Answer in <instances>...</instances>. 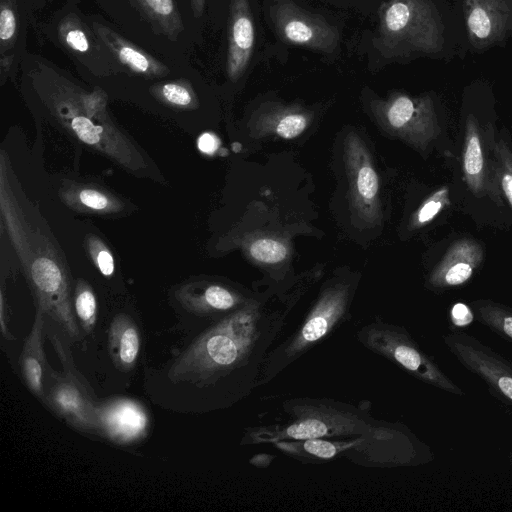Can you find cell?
<instances>
[{"label": "cell", "instance_id": "6da1fadb", "mask_svg": "<svg viewBox=\"0 0 512 512\" xmlns=\"http://www.w3.org/2000/svg\"><path fill=\"white\" fill-rule=\"evenodd\" d=\"M25 94L73 140L137 177L161 179L145 152L113 121L107 96L96 88L87 91L41 58L23 63Z\"/></svg>", "mask_w": 512, "mask_h": 512}, {"label": "cell", "instance_id": "7a4b0ae2", "mask_svg": "<svg viewBox=\"0 0 512 512\" xmlns=\"http://www.w3.org/2000/svg\"><path fill=\"white\" fill-rule=\"evenodd\" d=\"M0 216L36 307L72 340H80L72 307V280L64 253L38 207L22 189L4 150L0 153Z\"/></svg>", "mask_w": 512, "mask_h": 512}, {"label": "cell", "instance_id": "3957f363", "mask_svg": "<svg viewBox=\"0 0 512 512\" xmlns=\"http://www.w3.org/2000/svg\"><path fill=\"white\" fill-rule=\"evenodd\" d=\"M256 304L249 303L222 319L181 353L169 370L174 381L207 383L238 369L256 370L277 324H262Z\"/></svg>", "mask_w": 512, "mask_h": 512}, {"label": "cell", "instance_id": "277c9868", "mask_svg": "<svg viewBox=\"0 0 512 512\" xmlns=\"http://www.w3.org/2000/svg\"><path fill=\"white\" fill-rule=\"evenodd\" d=\"M358 335L365 346L394 361L419 380L445 392L463 394L439 364L421 350L402 328L371 324Z\"/></svg>", "mask_w": 512, "mask_h": 512}, {"label": "cell", "instance_id": "5b68a950", "mask_svg": "<svg viewBox=\"0 0 512 512\" xmlns=\"http://www.w3.org/2000/svg\"><path fill=\"white\" fill-rule=\"evenodd\" d=\"M348 287L326 290L297 332L267 359L264 376H273L325 337L345 313Z\"/></svg>", "mask_w": 512, "mask_h": 512}, {"label": "cell", "instance_id": "8992f818", "mask_svg": "<svg viewBox=\"0 0 512 512\" xmlns=\"http://www.w3.org/2000/svg\"><path fill=\"white\" fill-rule=\"evenodd\" d=\"M373 111L385 130L420 150H425L440 133L428 99L394 94L388 99L375 101Z\"/></svg>", "mask_w": 512, "mask_h": 512}, {"label": "cell", "instance_id": "52a82bcc", "mask_svg": "<svg viewBox=\"0 0 512 512\" xmlns=\"http://www.w3.org/2000/svg\"><path fill=\"white\" fill-rule=\"evenodd\" d=\"M343 146L353 216L365 225H377L382 219L380 186L371 155L361 137L354 132L346 135Z\"/></svg>", "mask_w": 512, "mask_h": 512}, {"label": "cell", "instance_id": "ba28073f", "mask_svg": "<svg viewBox=\"0 0 512 512\" xmlns=\"http://www.w3.org/2000/svg\"><path fill=\"white\" fill-rule=\"evenodd\" d=\"M458 362L485 382L499 399L512 405V361L465 332L442 337Z\"/></svg>", "mask_w": 512, "mask_h": 512}, {"label": "cell", "instance_id": "9c48e42d", "mask_svg": "<svg viewBox=\"0 0 512 512\" xmlns=\"http://www.w3.org/2000/svg\"><path fill=\"white\" fill-rule=\"evenodd\" d=\"M270 17L278 35L291 44L323 53H332L338 46L339 32L335 26L291 0H276Z\"/></svg>", "mask_w": 512, "mask_h": 512}, {"label": "cell", "instance_id": "30bf717a", "mask_svg": "<svg viewBox=\"0 0 512 512\" xmlns=\"http://www.w3.org/2000/svg\"><path fill=\"white\" fill-rule=\"evenodd\" d=\"M52 382L44 402L76 430L102 436L93 391L86 380L51 373Z\"/></svg>", "mask_w": 512, "mask_h": 512}, {"label": "cell", "instance_id": "8fae6325", "mask_svg": "<svg viewBox=\"0 0 512 512\" xmlns=\"http://www.w3.org/2000/svg\"><path fill=\"white\" fill-rule=\"evenodd\" d=\"M101 437L118 445H132L143 440L150 428L145 407L130 398H113L96 404Z\"/></svg>", "mask_w": 512, "mask_h": 512}, {"label": "cell", "instance_id": "7c38bea8", "mask_svg": "<svg viewBox=\"0 0 512 512\" xmlns=\"http://www.w3.org/2000/svg\"><path fill=\"white\" fill-rule=\"evenodd\" d=\"M462 170L464 181L475 196H490L495 202H501L494 162L488 165L485 158L482 134L473 116L466 120L463 144Z\"/></svg>", "mask_w": 512, "mask_h": 512}, {"label": "cell", "instance_id": "4fadbf2b", "mask_svg": "<svg viewBox=\"0 0 512 512\" xmlns=\"http://www.w3.org/2000/svg\"><path fill=\"white\" fill-rule=\"evenodd\" d=\"M255 41V30L248 0H232L228 21L226 72L238 80L246 71Z\"/></svg>", "mask_w": 512, "mask_h": 512}, {"label": "cell", "instance_id": "5bb4252c", "mask_svg": "<svg viewBox=\"0 0 512 512\" xmlns=\"http://www.w3.org/2000/svg\"><path fill=\"white\" fill-rule=\"evenodd\" d=\"M483 259L482 246L471 238L454 242L430 274L429 283L436 288L463 285L474 274Z\"/></svg>", "mask_w": 512, "mask_h": 512}, {"label": "cell", "instance_id": "9a60e30c", "mask_svg": "<svg viewBox=\"0 0 512 512\" xmlns=\"http://www.w3.org/2000/svg\"><path fill=\"white\" fill-rule=\"evenodd\" d=\"M93 29L108 53L134 74L146 78H161L169 74L170 70L164 63L109 27L94 23Z\"/></svg>", "mask_w": 512, "mask_h": 512}, {"label": "cell", "instance_id": "2e32d148", "mask_svg": "<svg viewBox=\"0 0 512 512\" xmlns=\"http://www.w3.org/2000/svg\"><path fill=\"white\" fill-rule=\"evenodd\" d=\"M176 298L186 310L197 315L227 312L241 302L240 297L225 286L202 282L181 286Z\"/></svg>", "mask_w": 512, "mask_h": 512}, {"label": "cell", "instance_id": "e0dca14e", "mask_svg": "<svg viewBox=\"0 0 512 512\" xmlns=\"http://www.w3.org/2000/svg\"><path fill=\"white\" fill-rule=\"evenodd\" d=\"M59 195L66 205L79 212L114 215L128 210L127 203L120 197L94 184L66 183L60 188Z\"/></svg>", "mask_w": 512, "mask_h": 512}, {"label": "cell", "instance_id": "ac0fdd59", "mask_svg": "<svg viewBox=\"0 0 512 512\" xmlns=\"http://www.w3.org/2000/svg\"><path fill=\"white\" fill-rule=\"evenodd\" d=\"M44 312L37 308L35 319L25 340L19 358L22 377L28 389L41 401H44V377L47 368L43 349Z\"/></svg>", "mask_w": 512, "mask_h": 512}, {"label": "cell", "instance_id": "d6986e66", "mask_svg": "<svg viewBox=\"0 0 512 512\" xmlns=\"http://www.w3.org/2000/svg\"><path fill=\"white\" fill-rule=\"evenodd\" d=\"M108 343L115 366L123 372L131 371L137 363L141 336L130 316L120 313L113 318L109 328Z\"/></svg>", "mask_w": 512, "mask_h": 512}, {"label": "cell", "instance_id": "ffe728a7", "mask_svg": "<svg viewBox=\"0 0 512 512\" xmlns=\"http://www.w3.org/2000/svg\"><path fill=\"white\" fill-rule=\"evenodd\" d=\"M57 35L62 46L71 54L78 57L82 63L95 65L93 58L101 55V41L95 32H90L88 26L76 14L63 17L57 27Z\"/></svg>", "mask_w": 512, "mask_h": 512}, {"label": "cell", "instance_id": "44dd1931", "mask_svg": "<svg viewBox=\"0 0 512 512\" xmlns=\"http://www.w3.org/2000/svg\"><path fill=\"white\" fill-rule=\"evenodd\" d=\"M309 124L308 113L299 107L275 104L264 109L255 120L260 132L274 133L283 139H293L304 132Z\"/></svg>", "mask_w": 512, "mask_h": 512}, {"label": "cell", "instance_id": "7402d4cb", "mask_svg": "<svg viewBox=\"0 0 512 512\" xmlns=\"http://www.w3.org/2000/svg\"><path fill=\"white\" fill-rule=\"evenodd\" d=\"M20 18L17 0H0V72L4 84L16 56Z\"/></svg>", "mask_w": 512, "mask_h": 512}, {"label": "cell", "instance_id": "603a6c76", "mask_svg": "<svg viewBox=\"0 0 512 512\" xmlns=\"http://www.w3.org/2000/svg\"><path fill=\"white\" fill-rule=\"evenodd\" d=\"M160 33L175 39L183 30L182 20L174 0H135Z\"/></svg>", "mask_w": 512, "mask_h": 512}, {"label": "cell", "instance_id": "cb8c5ba5", "mask_svg": "<svg viewBox=\"0 0 512 512\" xmlns=\"http://www.w3.org/2000/svg\"><path fill=\"white\" fill-rule=\"evenodd\" d=\"M487 143L493 153L494 170L500 191L512 208V150L503 138L487 131Z\"/></svg>", "mask_w": 512, "mask_h": 512}, {"label": "cell", "instance_id": "d4e9b609", "mask_svg": "<svg viewBox=\"0 0 512 512\" xmlns=\"http://www.w3.org/2000/svg\"><path fill=\"white\" fill-rule=\"evenodd\" d=\"M151 93L172 108L190 110L199 105L197 95L186 79L157 83L151 87Z\"/></svg>", "mask_w": 512, "mask_h": 512}, {"label": "cell", "instance_id": "484cf974", "mask_svg": "<svg viewBox=\"0 0 512 512\" xmlns=\"http://www.w3.org/2000/svg\"><path fill=\"white\" fill-rule=\"evenodd\" d=\"M479 322L498 335L512 340V310L492 301L478 300L472 304Z\"/></svg>", "mask_w": 512, "mask_h": 512}, {"label": "cell", "instance_id": "4316f807", "mask_svg": "<svg viewBox=\"0 0 512 512\" xmlns=\"http://www.w3.org/2000/svg\"><path fill=\"white\" fill-rule=\"evenodd\" d=\"M73 306L81 327L85 333H91L97 320V300L92 287L83 279L75 284Z\"/></svg>", "mask_w": 512, "mask_h": 512}, {"label": "cell", "instance_id": "83f0119b", "mask_svg": "<svg viewBox=\"0 0 512 512\" xmlns=\"http://www.w3.org/2000/svg\"><path fill=\"white\" fill-rule=\"evenodd\" d=\"M450 204V190L442 187L432 193L410 218L409 227L418 229L430 223Z\"/></svg>", "mask_w": 512, "mask_h": 512}, {"label": "cell", "instance_id": "f1b7e54d", "mask_svg": "<svg viewBox=\"0 0 512 512\" xmlns=\"http://www.w3.org/2000/svg\"><path fill=\"white\" fill-rule=\"evenodd\" d=\"M338 425L340 424L333 425L329 424L328 420L326 421L321 418L310 417L293 423L280 432V434L282 437L292 439H315L330 434L333 431H338Z\"/></svg>", "mask_w": 512, "mask_h": 512}, {"label": "cell", "instance_id": "f546056e", "mask_svg": "<svg viewBox=\"0 0 512 512\" xmlns=\"http://www.w3.org/2000/svg\"><path fill=\"white\" fill-rule=\"evenodd\" d=\"M250 256L261 263L275 264L286 259L287 246L273 238H258L248 246Z\"/></svg>", "mask_w": 512, "mask_h": 512}, {"label": "cell", "instance_id": "4dcf8cb0", "mask_svg": "<svg viewBox=\"0 0 512 512\" xmlns=\"http://www.w3.org/2000/svg\"><path fill=\"white\" fill-rule=\"evenodd\" d=\"M86 248L100 273L106 277L113 275L115 270L114 258L106 244L98 236L89 234L86 237Z\"/></svg>", "mask_w": 512, "mask_h": 512}, {"label": "cell", "instance_id": "1f68e13d", "mask_svg": "<svg viewBox=\"0 0 512 512\" xmlns=\"http://www.w3.org/2000/svg\"><path fill=\"white\" fill-rule=\"evenodd\" d=\"M278 447H294V448H301V450L307 455V456H314L316 458L321 459H329L334 457L338 451H339V445L326 441V440H320V439H306L301 444L297 443H278Z\"/></svg>", "mask_w": 512, "mask_h": 512}, {"label": "cell", "instance_id": "d6a6232c", "mask_svg": "<svg viewBox=\"0 0 512 512\" xmlns=\"http://www.w3.org/2000/svg\"><path fill=\"white\" fill-rule=\"evenodd\" d=\"M468 27L471 33L479 39H485L491 32V21L482 8L473 9L468 17Z\"/></svg>", "mask_w": 512, "mask_h": 512}, {"label": "cell", "instance_id": "836d02e7", "mask_svg": "<svg viewBox=\"0 0 512 512\" xmlns=\"http://www.w3.org/2000/svg\"><path fill=\"white\" fill-rule=\"evenodd\" d=\"M452 321L456 326H464L473 320V313L463 303H456L451 310Z\"/></svg>", "mask_w": 512, "mask_h": 512}, {"label": "cell", "instance_id": "e575fe53", "mask_svg": "<svg viewBox=\"0 0 512 512\" xmlns=\"http://www.w3.org/2000/svg\"><path fill=\"white\" fill-rule=\"evenodd\" d=\"M6 310H5V299H4V292L3 288H1L0 291V328L1 333L4 338L7 340H14V336L9 331L8 325L6 324Z\"/></svg>", "mask_w": 512, "mask_h": 512}, {"label": "cell", "instance_id": "d590c367", "mask_svg": "<svg viewBox=\"0 0 512 512\" xmlns=\"http://www.w3.org/2000/svg\"><path fill=\"white\" fill-rule=\"evenodd\" d=\"M218 147L217 138L209 133L203 134L199 139V148L205 153H213Z\"/></svg>", "mask_w": 512, "mask_h": 512}, {"label": "cell", "instance_id": "8d00e7d4", "mask_svg": "<svg viewBox=\"0 0 512 512\" xmlns=\"http://www.w3.org/2000/svg\"><path fill=\"white\" fill-rule=\"evenodd\" d=\"M191 8L195 17H200L203 14L205 3L207 0H190Z\"/></svg>", "mask_w": 512, "mask_h": 512}]
</instances>
